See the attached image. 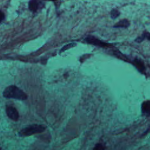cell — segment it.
<instances>
[{"label": "cell", "mask_w": 150, "mask_h": 150, "mask_svg": "<svg viewBox=\"0 0 150 150\" xmlns=\"http://www.w3.org/2000/svg\"><path fill=\"white\" fill-rule=\"evenodd\" d=\"M3 97L7 98H14L20 100H25L28 97L25 92L14 85L9 86L4 90Z\"/></svg>", "instance_id": "6da1fadb"}, {"label": "cell", "mask_w": 150, "mask_h": 150, "mask_svg": "<svg viewBox=\"0 0 150 150\" xmlns=\"http://www.w3.org/2000/svg\"><path fill=\"white\" fill-rule=\"evenodd\" d=\"M45 127L43 125L36 124H32L21 129L19 132V135L22 137L30 136L36 133L42 132L45 130Z\"/></svg>", "instance_id": "7a4b0ae2"}, {"label": "cell", "mask_w": 150, "mask_h": 150, "mask_svg": "<svg viewBox=\"0 0 150 150\" xmlns=\"http://www.w3.org/2000/svg\"><path fill=\"white\" fill-rule=\"evenodd\" d=\"M5 110L6 115L10 119L13 121H17L18 120L19 114L15 108L12 106H6Z\"/></svg>", "instance_id": "3957f363"}, {"label": "cell", "mask_w": 150, "mask_h": 150, "mask_svg": "<svg viewBox=\"0 0 150 150\" xmlns=\"http://www.w3.org/2000/svg\"><path fill=\"white\" fill-rule=\"evenodd\" d=\"M84 40L87 42L88 43L94 45L95 46H107L108 44L106 43H104V42L100 41L99 39H97L96 38L93 36H88L86 37V38L84 39Z\"/></svg>", "instance_id": "277c9868"}, {"label": "cell", "mask_w": 150, "mask_h": 150, "mask_svg": "<svg viewBox=\"0 0 150 150\" xmlns=\"http://www.w3.org/2000/svg\"><path fill=\"white\" fill-rule=\"evenodd\" d=\"M42 7V2L39 0H30L29 2V9L35 12Z\"/></svg>", "instance_id": "5b68a950"}, {"label": "cell", "mask_w": 150, "mask_h": 150, "mask_svg": "<svg viewBox=\"0 0 150 150\" xmlns=\"http://www.w3.org/2000/svg\"><path fill=\"white\" fill-rule=\"evenodd\" d=\"M141 111L142 114L150 116V100L144 101L141 105Z\"/></svg>", "instance_id": "8992f818"}, {"label": "cell", "mask_w": 150, "mask_h": 150, "mask_svg": "<svg viewBox=\"0 0 150 150\" xmlns=\"http://www.w3.org/2000/svg\"><path fill=\"white\" fill-rule=\"evenodd\" d=\"M133 64L135 66V67L141 73H143L145 70V67L144 64V62L140 60L139 59H135L132 62Z\"/></svg>", "instance_id": "52a82bcc"}, {"label": "cell", "mask_w": 150, "mask_h": 150, "mask_svg": "<svg viewBox=\"0 0 150 150\" xmlns=\"http://www.w3.org/2000/svg\"><path fill=\"white\" fill-rule=\"evenodd\" d=\"M129 26V22L127 19H122L117 23L114 26V28H127Z\"/></svg>", "instance_id": "ba28073f"}, {"label": "cell", "mask_w": 150, "mask_h": 150, "mask_svg": "<svg viewBox=\"0 0 150 150\" xmlns=\"http://www.w3.org/2000/svg\"><path fill=\"white\" fill-rule=\"evenodd\" d=\"M148 39L149 40H150V33L149 32H144L142 34V35L141 36H139L135 40V41L138 42V43H141L142 42L144 39Z\"/></svg>", "instance_id": "9c48e42d"}, {"label": "cell", "mask_w": 150, "mask_h": 150, "mask_svg": "<svg viewBox=\"0 0 150 150\" xmlns=\"http://www.w3.org/2000/svg\"><path fill=\"white\" fill-rule=\"evenodd\" d=\"M120 12L117 9H114L111 11V17L113 19L117 18L120 15Z\"/></svg>", "instance_id": "30bf717a"}, {"label": "cell", "mask_w": 150, "mask_h": 150, "mask_svg": "<svg viewBox=\"0 0 150 150\" xmlns=\"http://www.w3.org/2000/svg\"><path fill=\"white\" fill-rule=\"evenodd\" d=\"M74 45H76V43H69V44H68V45H67L64 46V47H63L60 50V53L64 52L65 50H67V49H69V48H70V47H71L74 46Z\"/></svg>", "instance_id": "8fae6325"}, {"label": "cell", "mask_w": 150, "mask_h": 150, "mask_svg": "<svg viewBox=\"0 0 150 150\" xmlns=\"http://www.w3.org/2000/svg\"><path fill=\"white\" fill-rule=\"evenodd\" d=\"M94 149H104V147L100 144H98V145L97 144V145H96Z\"/></svg>", "instance_id": "7c38bea8"}, {"label": "cell", "mask_w": 150, "mask_h": 150, "mask_svg": "<svg viewBox=\"0 0 150 150\" xmlns=\"http://www.w3.org/2000/svg\"><path fill=\"white\" fill-rule=\"evenodd\" d=\"M5 16H4V13L3 12H1V22H2L3 20H4V17Z\"/></svg>", "instance_id": "4fadbf2b"}, {"label": "cell", "mask_w": 150, "mask_h": 150, "mask_svg": "<svg viewBox=\"0 0 150 150\" xmlns=\"http://www.w3.org/2000/svg\"><path fill=\"white\" fill-rule=\"evenodd\" d=\"M48 1H54V0H48Z\"/></svg>", "instance_id": "5bb4252c"}]
</instances>
